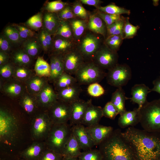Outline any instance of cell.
<instances>
[{
  "label": "cell",
  "instance_id": "54",
  "mask_svg": "<svg viewBox=\"0 0 160 160\" xmlns=\"http://www.w3.org/2000/svg\"><path fill=\"white\" fill-rule=\"evenodd\" d=\"M15 48L2 33L0 35V51L9 55Z\"/></svg>",
  "mask_w": 160,
  "mask_h": 160
},
{
  "label": "cell",
  "instance_id": "52",
  "mask_svg": "<svg viewBox=\"0 0 160 160\" xmlns=\"http://www.w3.org/2000/svg\"><path fill=\"white\" fill-rule=\"evenodd\" d=\"M87 92L89 94L94 97H98L103 95L105 90L98 83H95L88 85Z\"/></svg>",
  "mask_w": 160,
  "mask_h": 160
},
{
  "label": "cell",
  "instance_id": "57",
  "mask_svg": "<svg viewBox=\"0 0 160 160\" xmlns=\"http://www.w3.org/2000/svg\"><path fill=\"white\" fill-rule=\"evenodd\" d=\"M10 59L9 54L0 51V66L9 62Z\"/></svg>",
  "mask_w": 160,
  "mask_h": 160
},
{
  "label": "cell",
  "instance_id": "43",
  "mask_svg": "<svg viewBox=\"0 0 160 160\" xmlns=\"http://www.w3.org/2000/svg\"><path fill=\"white\" fill-rule=\"evenodd\" d=\"M68 4L61 0L47 2L44 4L41 11L57 13Z\"/></svg>",
  "mask_w": 160,
  "mask_h": 160
},
{
  "label": "cell",
  "instance_id": "38",
  "mask_svg": "<svg viewBox=\"0 0 160 160\" xmlns=\"http://www.w3.org/2000/svg\"><path fill=\"white\" fill-rule=\"evenodd\" d=\"M34 71L37 76L48 78L51 73L50 65L43 57L39 56L35 64Z\"/></svg>",
  "mask_w": 160,
  "mask_h": 160
},
{
  "label": "cell",
  "instance_id": "29",
  "mask_svg": "<svg viewBox=\"0 0 160 160\" xmlns=\"http://www.w3.org/2000/svg\"><path fill=\"white\" fill-rule=\"evenodd\" d=\"M21 47L33 59L37 58L42 51L36 37L25 40Z\"/></svg>",
  "mask_w": 160,
  "mask_h": 160
},
{
  "label": "cell",
  "instance_id": "4",
  "mask_svg": "<svg viewBox=\"0 0 160 160\" xmlns=\"http://www.w3.org/2000/svg\"><path fill=\"white\" fill-rule=\"evenodd\" d=\"M15 115L7 109H0V137L2 142L12 144L15 141L19 126Z\"/></svg>",
  "mask_w": 160,
  "mask_h": 160
},
{
  "label": "cell",
  "instance_id": "8",
  "mask_svg": "<svg viewBox=\"0 0 160 160\" xmlns=\"http://www.w3.org/2000/svg\"><path fill=\"white\" fill-rule=\"evenodd\" d=\"M132 76L131 70L128 65L118 64L108 70L106 77L109 85L119 88L126 85Z\"/></svg>",
  "mask_w": 160,
  "mask_h": 160
},
{
  "label": "cell",
  "instance_id": "12",
  "mask_svg": "<svg viewBox=\"0 0 160 160\" xmlns=\"http://www.w3.org/2000/svg\"><path fill=\"white\" fill-rule=\"evenodd\" d=\"M63 59L64 72L71 75H74L85 61L76 48L63 55Z\"/></svg>",
  "mask_w": 160,
  "mask_h": 160
},
{
  "label": "cell",
  "instance_id": "2",
  "mask_svg": "<svg viewBox=\"0 0 160 160\" xmlns=\"http://www.w3.org/2000/svg\"><path fill=\"white\" fill-rule=\"evenodd\" d=\"M121 133L119 129L114 130L99 145L103 160H139L134 148Z\"/></svg>",
  "mask_w": 160,
  "mask_h": 160
},
{
  "label": "cell",
  "instance_id": "24",
  "mask_svg": "<svg viewBox=\"0 0 160 160\" xmlns=\"http://www.w3.org/2000/svg\"><path fill=\"white\" fill-rule=\"evenodd\" d=\"M87 29L92 32L102 36L106 39L107 27L104 21L94 12L91 13L88 20Z\"/></svg>",
  "mask_w": 160,
  "mask_h": 160
},
{
  "label": "cell",
  "instance_id": "56",
  "mask_svg": "<svg viewBox=\"0 0 160 160\" xmlns=\"http://www.w3.org/2000/svg\"><path fill=\"white\" fill-rule=\"evenodd\" d=\"M82 4L93 6L96 9L100 7L101 4L103 2L100 0H80Z\"/></svg>",
  "mask_w": 160,
  "mask_h": 160
},
{
  "label": "cell",
  "instance_id": "41",
  "mask_svg": "<svg viewBox=\"0 0 160 160\" xmlns=\"http://www.w3.org/2000/svg\"><path fill=\"white\" fill-rule=\"evenodd\" d=\"M71 4L73 12L76 18L88 20L91 12L84 8L80 0H76Z\"/></svg>",
  "mask_w": 160,
  "mask_h": 160
},
{
  "label": "cell",
  "instance_id": "9",
  "mask_svg": "<svg viewBox=\"0 0 160 160\" xmlns=\"http://www.w3.org/2000/svg\"><path fill=\"white\" fill-rule=\"evenodd\" d=\"M53 124L47 111L36 114L31 122L32 137L37 140L47 137Z\"/></svg>",
  "mask_w": 160,
  "mask_h": 160
},
{
  "label": "cell",
  "instance_id": "33",
  "mask_svg": "<svg viewBox=\"0 0 160 160\" xmlns=\"http://www.w3.org/2000/svg\"><path fill=\"white\" fill-rule=\"evenodd\" d=\"M68 21L71 26L74 39L77 42L88 29V20L76 18Z\"/></svg>",
  "mask_w": 160,
  "mask_h": 160
},
{
  "label": "cell",
  "instance_id": "45",
  "mask_svg": "<svg viewBox=\"0 0 160 160\" xmlns=\"http://www.w3.org/2000/svg\"><path fill=\"white\" fill-rule=\"evenodd\" d=\"M78 160H103V156L99 149H92L81 152Z\"/></svg>",
  "mask_w": 160,
  "mask_h": 160
},
{
  "label": "cell",
  "instance_id": "47",
  "mask_svg": "<svg viewBox=\"0 0 160 160\" xmlns=\"http://www.w3.org/2000/svg\"><path fill=\"white\" fill-rule=\"evenodd\" d=\"M14 65L10 61L0 66V79L4 81L13 77Z\"/></svg>",
  "mask_w": 160,
  "mask_h": 160
},
{
  "label": "cell",
  "instance_id": "3",
  "mask_svg": "<svg viewBox=\"0 0 160 160\" xmlns=\"http://www.w3.org/2000/svg\"><path fill=\"white\" fill-rule=\"evenodd\" d=\"M140 111V123L143 129L160 133V99L147 101Z\"/></svg>",
  "mask_w": 160,
  "mask_h": 160
},
{
  "label": "cell",
  "instance_id": "32",
  "mask_svg": "<svg viewBox=\"0 0 160 160\" xmlns=\"http://www.w3.org/2000/svg\"><path fill=\"white\" fill-rule=\"evenodd\" d=\"M42 51L49 55L51 52L53 45V35H51L43 28L37 33L36 35Z\"/></svg>",
  "mask_w": 160,
  "mask_h": 160
},
{
  "label": "cell",
  "instance_id": "27",
  "mask_svg": "<svg viewBox=\"0 0 160 160\" xmlns=\"http://www.w3.org/2000/svg\"><path fill=\"white\" fill-rule=\"evenodd\" d=\"M81 150L75 135L72 132L62 151L63 157L78 158Z\"/></svg>",
  "mask_w": 160,
  "mask_h": 160
},
{
  "label": "cell",
  "instance_id": "25",
  "mask_svg": "<svg viewBox=\"0 0 160 160\" xmlns=\"http://www.w3.org/2000/svg\"><path fill=\"white\" fill-rule=\"evenodd\" d=\"M43 12L42 28L51 35H55L59 26L60 21L57 13Z\"/></svg>",
  "mask_w": 160,
  "mask_h": 160
},
{
  "label": "cell",
  "instance_id": "18",
  "mask_svg": "<svg viewBox=\"0 0 160 160\" xmlns=\"http://www.w3.org/2000/svg\"><path fill=\"white\" fill-rule=\"evenodd\" d=\"M71 129L81 150L83 151L88 150L92 149L95 145L87 131L86 127L79 124L71 126Z\"/></svg>",
  "mask_w": 160,
  "mask_h": 160
},
{
  "label": "cell",
  "instance_id": "21",
  "mask_svg": "<svg viewBox=\"0 0 160 160\" xmlns=\"http://www.w3.org/2000/svg\"><path fill=\"white\" fill-rule=\"evenodd\" d=\"M50 67L49 82L53 83L64 72L63 55L50 54L49 55Z\"/></svg>",
  "mask_w": 160,
  "mask_h": 160
},
{
  "label": "cell",
  "instance_id": "11",
  "mask_svg": "<svg viewBox=\"0 0 160 160\" xmlns=\"http://www.w3.org/2000/svg\"><path fill=\"white\" fill-rule=\"evenodd\" d=\"M71 104L57 100L47 111L53 124L67 123L71 114Z\"/></svg>",
  "mask_w": 160,
  "mask_h": 160
},
{
  "label": "cell",
  "instance_id": "6",
  "mask_svg": "<svg viewBox=\"0 0 160 160\" xmlns=\"http://www.w3.org/2000/svg\"><path fill=\"white\" fill-rule=\"evenodd\" d=\"M102 36L87 29L77 42L76 48L85 61L92 60L94 55L104 44Z\"/></svg>",
  "mask_w": 160,
  "mask_h": 160
},
{
  "label": "cell",
  "instance_id": "51",
  "mask_svg": "<svg viewBox=\"0 0 160 160\" xmlns=\"http://www.w3.org/2000/svg\"><path fill=\"white\" fill-rule=\"evenodd\" d=\"M63 157L61 153L47 148L44 150L38 160H62Z\"/></svg>",
  "mask_w": 160,
  "mask_h": 160
},
{
  "label": "cell",
  "instance_id": "19",
  "mask_svg": "<svg viewBox=\"0 0 160 160\" xmlns=\"http://www.w3.org/2000/svg\"><path fill=\"white\" fill-rule=\"evenodd\" d=\"M77 82L57 92V100L71 104L80 99L82 89Z\"/></svg>",
  "mask_w": 160,
  "mask_h": 160
},
{
  "label": "cell",
  "instance_id": "16",
  "mask_svg": "<svg viewBox=\"0 0 160 160\" xmlns=\"http://www.w3.org/2000/svg\"><path fill=\"white\" fill-rule=\"evenodd\" d=\"M87 131L95 145H99L113 132V128L98 124L86 127Z\"/></svg>",
  "mask_w": 160,
  "mask_h": 160
},
{
  "label": "cell",
  "instance_id": "44",
  "mask_svg": "<svg viewBox=\"0 0 160 160\" xmlns=\"http://www.w3.org/2000/svg\"><path fill=\"white\" fill-rule=\"evenodd\" d=\"M124 39L121 35L111 36L104 40V44L112 51L117 52Z\"/></svg>",
  "mask_w": 160,
  "mask_h": 160
},
{
  "label": "cell",
  "instance_id": "36",
  "mask_svg": "<svg viewBox=\"0 0 160 160\" xmlns=\"http://www.w3.org/2000/svg\"><path fill=\"white\" fill-rule=\"evenodd\" d=\"M35 73L30 67L14 65V71L12 78L25 84V82Z\"/></svg>",
  "mask_w": 160,
  "mask_h": 160
},
{
  "label": "cell",
  "instance_id": "50",
  "mask_svg": "<svg viewBox=\"0 0 160 160\" xmlns=\"http://www.w3.org/2000/svg\"><path fill=\"white\" fill-rule=\"evenodd\" d=\"M94 12L104 21L106 27L119 20L121 17V15L108 14L100 12L97 9Z\"/></svg>",
  "mask_w": 160,
  "mask_h": 160
},
{
  "label": "cell",
  "instance_id": "35",
  "mask_svg": "<svg viewBox=\"0 0 160 160\" xmlns=\"http://www.w3.org/2000/svg\"><path fill=\"white\" fill-rule=\"evenodd\" d=\"M2 33L15 48L20 47L24 41L20 36L17 30L12 25L5 27Z\"/></svg>",
  "mask_w": 160,
  "mask_h": 160
},
{
  "label": "cell",
  "instance_id": "7",
  "mask_svg": "<svg viewBox=\"0 0 160 160\" xmlns=\"http://www.w3.org/2000/svg\"><path fill=\"white\" fill-rule=\"evenodd\" d=\"M71 132V126L67 123L53 124L47 137L48 148L62 154Z\"/></svg>",
  "mask_w": 160,
  "mask_h": 160
},
{
  "label": "cell",
  "instance_id": "20",
  "mask_svg": "<svg viewBox=\"0 0 160 160\" xmlns=\"http://www.w3.org/2000/svg\"><path fill=\"white\" fill-rule=\"evenodd\" d=\"M103 116L102 108L93 105L91 101L87 108L81 124L85 127H90L99 124Z\"/></svg>",
  "mask_w": 160,
  "mask_h": 160
},
{
  "label": "cell",
  "instance_id": "15",
  "mask_svg": "<svg viewBox=\"0 0 160 160\" xmlns=\"http://www.w3.org/2000/svg\"><path fill=\"white\" fill-rule=\"evenodd\" d=\"M53 47L49 54L63 55L76 48L77 42L74 40L65 38L57 35H53Z\"/></svg>",
  "mask_w": 160,
  "mask_h": 160
},
{
  "label": "cell",
  "instance_id": "1",
  "mask_svg": "<svg viewBox=\"0 0 160 160\" xmlns=\"http://www.w3.org/2000/svg\"><path fill=\"white\" fill-rule=\"evenodd\" d=\"M121 133L134 148L139 160H154L160 156V133L134 127Z\"/></svg>",
  "mask_w": 160,
  "mask_h": 160
},
{
  "label": "cell",
  "instance_id": "14",
  "mask_svg": "<svg viewBox=\"0 0 160 160\" xmlns=\"http://www.w3.org/2000/svg\"><path fill=\"white\" fill-rule=\"evenodd\" d=\"M36 97L39 107L47 110L57 100L56 92L49 83Z\"/></svg>",
  "mask_w": 160,
  "mask_h": 160
},
{
  "label": "cell",
  "instance_id": "13",
  "mask_svg": "<svg viewBox=\"0 0 160 160\" xmlns=\"http://www.w3.org/2000/svg\"><path fill=\"white\" fill-rule=\"evenodd\" d=\"M1 91L12 98H19L26 91L25 83L13 78L5 80L0 79Z\"/></svg>",
  "mask_w": 160,
  "mask_h": 160
},
{
  "label": "cell",
  "instance_id": "49",
  "mask_svg": "<svg viewBox=\"0 0 160 160\" xmlns=\"http://www.w3.org/2000/svg\"><path fill=\"white\" fill-rule=\"evenodd\" d=\"M102 112L103 116L112 120L119 114L116 108L110 101L107 102L102 108Z\"/></svg>",
  "mask_w": 160,
  "mask_h": 160
},
{
  "label": "cell",
  "instance_id": "40",
  "mask_svg": "<svg viewBox=\"0 0 160 160\" xmlns=\"http://www.w3.org/2000/svg\"><path fill=\"white\" fill-rule=\"evenodd\" d=\"M43 12L41 11L30 17L24 25L33 31H39L43 27Z\"/></svg>",
  "mask_w": 160,
  "mask_h": 160
},
{
  "label": "cell",
  "instance_id": "58",
  "mask_svg": "<svg viewBox=\"0 0 160 160\" xmlns=\"http://www.w3.org/2000/svg\"><path fill=\"white\" fill-rule=\"evenodd\" d=\"M153 87L152 89H150L151 92H156L158 93L160 95V76L153 81Z\"/></svg>",
  "mask_w": 160,
  "mask_h": 160
},
{
  "label": "cell",
  "instance_id": "37",
  "mask_svg": "<svg viewBox=\"0 0 160 160\" xmlns=\"http://www.w3.org/2000/svg\"><path fill=\"white\" fill-rule=\"evenodd\" d=\"M77 82L75 77L64 72L53 84L54 89L57 92Z\"/></svg>",
  "mask_w": 160,
  "mask_h": 160
},
{
  "label": "cell",
  "instance_id": "23",
  "mask_svg": "<svg viewBox=\"0 0 160 160\" xmlns=\"http://www.w3.org/2000/svg\"><path fill=\"white\" fill-rule=\"evenodd\" d=\"M150 89L145 84H136L132 88V97L129 98L131 101L138 105L140 109L147 101V97L148 94L151 92Z\"/></svg>",
  "mask_w": 160,
  "mask_h": 160
},
{
  "label": "cell",
  "instance_id": "17",
  "mask_svg": "<svg viewBox=\"0 0 160 160\" xmlns=\"http://www.w3.org/2000/svg\"><path fill=\"white\" fill-rule=\"evenodd\" d=\"M91 101L89 100L86 101L79 99L71 104V111L69 122L71 127L81 124L87 108Z\"/></svg>",
  "mask_w": 160,
  "mask_h": 160
},
{
  "label": "cell",
  "instance_id": "59",
  "mask_svg": "<svg viewBox=\"0 0 160 160\" xmlns=\"http://www.w3.org/2000/svg\"><path fill=\"white\" fill-rule=\"evenodd\" d=\"M62 160H78V158L63 157Z\"/></svg>",
  "mask_w": 160,
  "mask_h": 160
},
{
  "label": "cell",
  "instance_id": "46",
  "mask_svg": "<svg viewBox=\"0 0 160 160\" xmlns=\"http://www.w3.org/2000/svg\"><path fill=\"white\" fill-rule=\"evenodd\" d=\"M12 25L17 29L20 36L24 41L36 37L37 33L24 25L13 24Z\"/></svg>",
  "mask_w": 160,
  "mask_h": 160
},
{
  "label": "cell",
  "instance_id": "39",
  "mask_svg": "<svg viewBox=\"0 0 160 160\" xmlns=\"http://www.w3.org/2000/svg\"><path fill=\"white\" fill-rule=\"evenodd\" d=\"M96 9L102 12L111 15H121L126 14L129 15L130 14L129 10L119 7L114 3H111L104 7L100 6Z\"/></svg>",
  "mask_w": 160,
  "mask_h": 160
},
{
  "label": "cell",
  "instance_id": "34",
  "mask_svg": "<svg viewBox=\"0 0 160 160\" xmlns=\"http://www.w3.org/2000/svg\"><path fill=\"white\" fill-rule=\"evenodd\" d=\"M128 99L125 96L122 87L117 88L112 93L110 101L116 108L119 115L127 111L125 103L126 100Z\"/></svg>",
  "mask_w": 160,
  "mask_h": 160
},
{
  "label": "cell",
  "instance_id": "26",
  "mask_svg": "<svg viewBox=\"0 0 160 160\" xmlns=\"http://www.w3.org/2000/svg\"><path fill=\"white\" fill-rule=\"evenodd\" d=\"M49 82L48 78L35 74L25 82V84L27 91L36 96Z\"/></svg>",
  "mask_w": 160,
  "mask_h": 160
},
{
  "label": "cell",
  "instance_id": "30",
  "mask_svg": "<svg viewBox=\"0 0 160 160\" xmlns=\"http://www.w3.org/2000/svg\"><path fill=\"white\" fill-rule=\"evenodd\" d=\"M19 99L20 105L28 113H32L39 107L36 96L30 94L27 90Z\"/></svg>",
  "mask_w": 160,
  "mask_h": 160
},
{
  "label": "cell",
  "instance_id": "22",
  "mask_svg": "<svg viewBox=\"0 0 160 160\" xmlns=\"http://www.w3.org/2000/svg\"><path fill=\"white\" fill-rule=\"evenodd\" d=\"M140 109L135 108L132 111H127L120 115L118 120L119 126L121 128L134 127L140 123Z\"/></svg>",
  "mask_w": 160,
  "mask_h": 160
},
{
  "label": "cell",
  "instance_id": "10",
  "mask_svg": "<svg viewBox=\"0 0 160 160\" xmlns=\"http://www.w3.org/2000/svg\"><path fill=\"white\" fill-rule=\"evenodd\" d=\"M118 57L117 52L112 51L103 44L92 60L103 69L108 70L118 64Z\"/></svg>",
  "mask_w": 160,
  "mask_h": 160
},
{
  "label": "cell",
  "instance_id": "60",
  "mask_svg": "<svg viewBox=\"0 0 160 160\" xmlns=\"http://www.w3.org/2000/svg\"><path fill=\"white\" fill-rule=\"evenodd\" d=\"M153 4L154 6H157L159 5V1L158 0H153Z\"/></svg>",
  "mask_w": 160,
  "mask_h": 160
},
{
  "label": "cell",
  "instance_id": "5",
  "mask_svg": "<svg viewBox=\"0 0 160 160\" xmlns=\"http://www.w3.org/2000/svg\"><path fill=\"white\" fill-rule=\"evenodd\" d=\"M107 73L92 60L85 61L74 75L77 81L80 85H89L99 83L106 76Z\"/></svg>",
  "mask_w": 160,
  "mask_h": 160
},
{
  "label": "cell",
  "instance_id": "55",
  "mask_svg": "<svg viewBox=\"0 0 160 160\" xmlns=\"http://www.w3.org/2000/svg\"><path fill=\"white\" fill-rule=\"evenodd\" d=\"M126 18V17L121 16V19L119 20L107 27V33L106 38L111 36L117 30L124 27Z\"/></svg>",
  "mask_w": 160,
  "mask_h": 160
},
{
  "label": "cell",
  "instance_id": "42",
  "mask_svg": "<svg viewBox=\"0 0 160 160\" xmlns=\"http://www.w3.org/2000/svg\"><path fill=\"white\" fill-rule=\"evenodd\" d=\"M55 35L74 40L71 26L68 20H60L59 26Z\"/></svg>",
  "mask_w": 160,
  "mask_h": 160
},
{
  "label": "cell",
  "instance_id": "28",
  "mask_svg": "<svg viewBox=\"0 0 160 160\" xmlns=\"http://www.w3.org/2000/svg\"><path fill=\"white\" fill-rule=\"evenodd\" d=\"M10 61L15 65L30 67L33 59L20 47L15 49L10 55Z\"/></svg>",
  "mask_w": 160,
  "mask_h": 160
},
{
  "label": "cell",
  "instance_id": "53",
  "mask_svg": "<svg viewBox=\"0 0 160 160\" xmlns=\"http://www.w3.org/2000/svg\"><path fill=\"white\" fill-rule=\"evenodd\" d=\"M57 13L60 20H68L76 18L73 12L71 4L70 3Z\"/></svg>",
  "mask_w": 160,
  "mask_h": 160
},
{
  "label": "cell",
  "instance_id": "48",
  "mask_svg": "<svg viewBox=\"0 0 160 160\" xmlns=\"http://www.w3.org/2000/svg\"><path fill=\"white\" fill-rule=\"evenodd\" d=\"M139 27L132 24L129 21V17H126L124 28V39H129L135 36Z\"/></svg>",
  "mask_w": 160,
  "mask_h": 160
},
{
  "label": "cell",
  "instance_id": "31",
  "mask_svg": "<svg viewBox=\"0 0 160 160\" xmlns=\"http://www.w3.org/2000/svg\"><path fill=\"white\" fill-rule=\"evenodd\" d=\"M44 151L43 143L35 142L25 149L22 152V155L26 160H38Z\"/></svg>",
  "mask_w": 160,
  "mask_h": 160
},
{
  "label": "cell",
  "instance_id": "61",
  "mask_svg": "<svg viewBox=\"0 0 160 160\" xmlns=\"http://www.w3.org/2000/svg\"><path fill=\"white\" fill-rule=\"evenodd\" d=\"M154 160H160V156Z\"/></svg>",
  "mask_w": 160,
  "mask_h": 160
}]
</instances>
